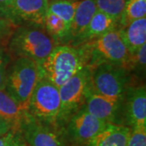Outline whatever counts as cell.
Returning <instances> with one entry per match:
<instances>
[{"mask_svg":"<svg viewBox=\"0 0 146 146\" xmlns=\"http://www.w3.org/2000/svg\"><path fill=\"white\" fill-rule=\"evenodd\" d=\"M86 65V53L80 46L57 45L39 66V75L59 88Z\"/></svg>","mask_w":146,"mask_h":146,"instance_id":"obj_1","label":"cell"},{"mask_svg":"<svg viewBox=\"0 0 146 146\" xmlns=\"http://www.w3.org/2000/svg\"><path fill=\"white\" fill-rule=\"evenodd\" d=\"M53 39L43 28L32 25L18 26L8 41L9 50L17 58H26L40 66L55 46Z\"/></svg>","mask_w":146,"mask_h":146,"instance_id":"obj_2","label":"cell"},{"mask_svg":"<svg viewBox=\"0 0 146 146\" xmlns=\"http://www.w3.org/2000/svg\"><path fill=\"white\" fill-rule=\"evenodd\" d=\"M80 46L86 53V67L93 68L100 63H108L128 71L131 54L122 41L118 29L108 32Z\"/></svg>","mask_w":146,"mask_h":146,"instance_id":"obj_3","label":"cell"},{"mask_svg":"<svg viewBox=\"0 0 146 146\" xmlns=\"http://www.w3.org/2000/svg\"><path fill=\"white\" fill-rule=\"evenodd\" d=\"M39 79V66L36 62L17 58L7 71L5 90L23 109L28 110L32 93Z\"/></svg>","mask_w":146,"mask_h":146,"instance_id":"obj_4","label":"cell"},{"mask_svg":"<svg viewBox=\"0 0 146 146\" xmlns=\"http://www.w3.org/2000/svg\"><path fill=\"white\" fill-rule=\"evenodd\" d=\"M59 110L58 88L46 79L40 78L32 93L28 111L38 121L58 130Z\"/></svg>","mask_w":146,"mask_h":146,"instance_id":"obj_5","label":"cell"},{"mask_svg":"<svg viewBox=\"0 0 146 146\" xmlns=\"http://www.w3.org/2000/svg\"><path fill=\"white\" fill-rule=\"evenodd\" d=\"M90 77L91 69L84 67L58 88L60 96L58 127L67 124L71 117L84 106L90 89Z\"/></svg>","mask_w":146,"mask_h":146,"instance_id":"obj_6","label":"cell"},{"mask_svg":"<svg viewBox=\"0 0 146 146\" xmlns=\"http://www.w3.org/2000/svg\"><path fill=\"white\" fill-rule=\"evenodd\" d=\"M90 69L92 91L105 97L123 99L128 89V71L108 63H100Z\"/></svg>","mask_w":146,"mask_h":146,"instance_id":"obj_7","label":"cell"},{"mask_svg":"<svg viewBox=\"0 0 146 146\" xmlns=\"http://www.w3.org/2000/svg\"><path fill=\"white\" fill-rule=\"evenodd\" d=\"M106 124L107 123L91 115L83 106L67 123V135L75 145L86 146Z\"/></svg>","mask_w":146,"mask_h":146,"instance_id":"obj_8","label":"cell"},{"mask_svg":"<svg viewBox=\"0 0 146 146\" xmlns=\"http://www.w3.org/2000/svg\"><path fill=\"white\" fill-rule=\"evenodd\" d=\"M20 131L29 146H66L58 129L38 121L29 112L23 120Z\"/></svg>","mask_w":146,"mask_h":146,"instance_id":"obj_9","label":"cell"},{"mask_svg":"<svg viewBox=\"0 0 146 146\" xmlns=\"http://www.w3.org/2000/svg\"><path fill=\"white\" fill-rule=\"evenodd\" d=\"M49 0H15L7 16V20L15 26L25 25L44 29Z\"/></svg>","mask_w":146,"mask_h":146,"instance_id":"obj_10","label":"cell"},{"mask_svg":"<svg viewBox=\"0 0 146 146\" xmlns=\"http://www.w3.org/2000/svg\"><path fill=\"white\" fill-rule=\"evenodd\" d=\"M123 99L111 98L96 94L89 89L84 107L85 110L107 123H117Z\"/></svg>","mask_w":146,"mask_h":146,"instance_id":"obj_11","label":"cell"},{"mask_svg":"<svg viewBox=\"0 0 146 146\" xmlns=\"http://www.w3.org/2000/svg\"><path fill=\"white\" fill-rule=\"evenodd\" d=\"M123 100L124 115L131 129L146 127V90L145 85L127 89Z\"/></svg>","mask_w":146,"mask_h":146,"instance_id":"obj_12","label":"cell"},{"mask_svg":"<svg viewBox=\"0 0 146 146\" xmlns=\"http://www.w3.org/2000/svg\"><path fill=\"white\" fill-rule=\"evenodd\" d=\"M97 11L98 8L94 0H80L69 29L67 43L76 46L79 38L83 34Z\"/></svg>","mask_w":146,"mask_h":146,"instance_id":"obj_13","label":"cell"},{"mask_svg":"<svg viewBox=\"0 0 146 146\" xmlns=\"http://www.w3.org/2000/svg\"><path fill=\"white\" fill-rule=\"evenodd\" d=\"M131 131V128L129 127L107 123L86 146H127Z\"/></svg>","mask_w":146,"mask_h":146,"instance_id":"obj_14","label":"cell"},{"mask_svg":"<svg viewBox=\"0 0 146 146\" xmlns=\"http://www.w3.org/2000/svg\"><path fill=\"white\" fill-rule=\"evenodd\" d=\"M119 21L101 11H97L91 19L89 25L79 38L76 46L94 40L108 32L118 29Z\"/></svg>","mask_w":146,"mask_h":146,"instance_id":"obj_15","label":"cell"},{"mask_svg":"<svg viewBox=\"0 0 146 146\" xmlns=\"http://www.w3.org/2000/svg\"><path fill=\"white\" fill-rule=\"evenodd\" d=\"M28 112L5 89L0 90V115L10 123L11 131H20L21 123Z\"/></svg>","mask_w":146,"mask_h":146,"instance_id":"obj_16","label":"cell"},{"mask_svg":"<svg viewBox=\"0 0 146 146\" xmlns=\"http://www.w3.org/2000/svg\"><path fill=\"white\" fill-rule=\"evenodd\" d=\"M118 30L130 54L135 53L146 44V17L132 21L127 26L118 29Z\"/></svg>","mask_w":146,"mask_h":146,"instance_id":"obj_17","label":"cell"},{"mask_svg":"<svg viewBox=\"0 0 146 146\" xmlns=\"http://www.w3.org/2000/svg\"><path fill=\"white\" fill-rule=\"evenodd\" d=\"M44 29L54 43L68 42L69 30L65 21L48 11L44 19Z\"/></svg>","mask_w":146,"mask_h":146,"instance_id":"obj_18","label":"cell"},{"mask_svg":"<svg viewBox=\"0 0 146 146\" xmlns=\"http://www.w3.org/2000/svg\"><path fill=\"white\" fill-rule=\"evenodd\" d=\"M80 1L77 0H52L49 1L48 11L52 12L59 16L65 21L66 25L70 29L73 21V17ZM69 34V33H68Z\"/></svg>","mask_w":146,"mask_h":146,"instance_id":"obj_19","label":"cell"},{"mask_svg":"<svg viewBox=\"0 0 146 146\" xmlns=\"http://www.w3.org/2000/svg\"><path fill=\"white\" fill-rule=\"evenodd\" d=\"M146 16V0H127L119 21V29Z\"/></svg>","mask_w":146,"mask_h":146,"instance_id":"obj_20","label":"cell"},{"mask_svg":"<svg viewBox=\"0 0 146 146\" xmlns=\"http://www.w3.org/2000/svg\"><path fill=\"white\" fill-rule=\"evenodd\" d=\"M98 10L119 21L127 0H94Z\"/></svg>","mask_w":146,"mask_h":146,"instance_id":"obj_21","label":"cell"},{"mask_svg":"<svg viewBox=\"0 0 146 146\" xmlns=\"http://www.w3.org/2000/svg\"><path fill=\"white\" fill-rule=\"evenodd\" d=\"M146 64V44L137 50L135 53L131 54L128 71H136L143 73L145 71Z\"/></svg>","mask_w":146,"mask_h":146,"instance_id":"obj_22","label":"cell"},{"mask_svg":"<svg viewBox=\"0 0 146 146\" xmlns=\"http://www.w3.org/2000/svg\"><path fill=\"white\" fill-rule=\"evenodd\" d=\"M17 27L15 26L11 22L0 15V46L4 42L9 41L11 34Z\"/></svg>","mask_w":146,"mask_h":146,"instance_id":"obj_23","label":"cell"},{"mask_svg":"<svg viewBox=\"0 0 146 146\" xmlns=\"http://www.w3.org/2000/svg\"><path fill=\"white\" fill-rule=\"evenodd\" d=\"M127 146H146V127L131 129Z\"/></svg>","mask_w":146,"mask_h":146,"instance_id":"obj_24","label":"cell"},{"mask_svg":"<svg viewBox=\"0 0 146 146\" xmlns=\"http://www.w3.org/2000/svg\"><path fill=\"white\" fill-rule=\"evenodd\" d=\"M8 57L0 48V90L5 89L7 74Z\"/></svg>","mask_w":146,"mask_h":146,"instance_id":"obj_25","label":"cell"},{"mask_svg":"<svg viewBox=\"0 0 146 146\" xmlns=\"http://www.w3.org/2000/svg\"><path fill=\"white\" fill-rule=\"evenodd\" d=\"M15 0H0V15L7 19L8 13Z\"/></svg>","mask_w":146,"mask_h":146,"instance_id":"obj_26","label":"cell"},{"mask_svg":"<svg viewBox=\"0 0 146 146\" xmlns=\"http://www.w3.org/2000/svg\"><path fill=\"white\" fill-rule=\"evenodd\" d=\"M24 142L25 141L21 131H14L7 146H22Z\"/></svg>","mask_w":146,"mask_h":146,"instance_id":"obj_27","label":"cell"},{"mask_svg":"<svg viewBox=\"0 0 146 146\" xmlns=\"http://www.w3.org/2000/svg\"><path fill=\"white\" fill-rule=\"evenodd\" d=\"M11 131V126L10 123L0 115V136H3Z\"/></svg>","mask_w":146,"mask_h":146,"instance_id":"obj_28","label":"cell"},{"mask_svg":"<svg viewBox=\"0 0 146 146\" xmlns=\"http://www.w3.org/2000/svg\"><path fill=\"white\" fill-rule=\"evenodd\" d=\"M14 131H11L8 133H7L3 136H0V146H7L8 142L10 141V139L11 138V136L13 135Z\"/></svg>","mask_w":146,"mask_h":146,"instance_id":"obj_29","label":"cell"},{"mask_svg":"<svg viewBox=\"0 0 146 146\" xmlns=\"http://www.w3.org/2000/svg\"><path fill=\"white\" fill-rule=\"evenodd\" d=\"M22 146H29V145H27L26 143H25V142H24V144H23V145Z\"/></svg>","mask_w":146,"mask_h":146,"instance_id":"obj_30","label":"cell"},{"mask_svg":"<svg viewBox=\"0 0 146 146\" xmlns=\"http://www.w3.org/2000/svg\"><path fill=\"white\" fill-rule=\"evenodd\" d=\"M77 1H80V0H77Z\"/></svg>","mask_w":146,"mask_h":146,"instance_id":"obj_31","label":"cell"}]
</instances>
